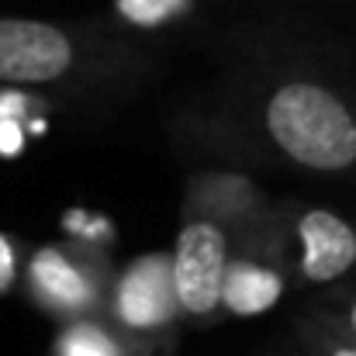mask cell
<instances>
[{"label":"cell","instance_id":"11","mask_svg":"<svg viewBox=\"0 0 356 356\" xmlns=\"http://www.w3.org/2000/svg\"><path fill=\"white\" fill-rule=\"evenodd\" d=\"M28 97L10 90V94H0V156H17L24 145H28Z\"/></svg>","mask_w":356,"mask_h":356},{"label":"cell","instance_id":"3","mask_svg":"<svg viewBox=\"0 0 356 356\" xmlns=\"http://www.w3.org/2000/svg\"><path fill=\"white\" fill-rule=\"evenodd\" d=\"M104 318L121 336L145 353H170L173 329L180 322V305L173 291V266L170 256L149 252L131 259L115 273Z\"/></svg>","mask_w":356,"mask_h":356},{"label":"cell","instance_id":"6","mask_svg":"<svg viewBox=\"0 0 356 356\" xmlns=\"http://www.w3.org/2000/svg\"><path fill=\"white\" fill-rule=\"evenodd\" d=\"M287 263L305 284H336L356 266V225L332 208L308 204L291 215Z\"/></svg>","mask_w":356,"mask_h":356},{"label":"cell","instance_id":"14","mask_svg":"<svg viewBox=\"0 0 356 356\" xmlns=\"http://www.w3.org/2000/svg\"><path fill=\"white\" fill-rule=\"evenodd\" d=\"M17 280V245L10 236H0V294H7Z\"/></svg>","mask_w":356,"mask_h":356},{"label":"cell","instance_id":"2","mask_svg":"<svg viewBox=\"0 0 356 356\" xmlns=\"http://www.w3.org/2000/svg\"><path fill=\"white\" fill-rule=\"evenodd\" d=\"M24 284L38 308L63 322H73L87 315H104L115 266L108 263L101 245L70 238L35 249L24 266Z\"/></svg>","mask_w":356,"mask_h":356},{"label":"cell","instance_id":"10","mask_svg":"<svg viewBox=\"0 0 356 356\" xmlns=\"http://www.w3.org/2000/svg\"><path fill=\"white\" fill-rule=\"evenodd\" d=\"M301 336L315 356H356V339L332 318H305Z\"/></svg>","mask_w":356,"mask_h":356},{"label":"cell","instance_id":"1","mask_svg":"<svg viewBox=\"0 0 356 356\" xmlns=\"http://www.w3.org/2000/svg\"><path fill=\"white\" fill-rule=\"evenodd\" d=\"M259 131L294 166L312 173L356 170V111L322 80L287 76L263 94Z\"/></svg>","mask_w":356,"mask_h":356},{"label":"cell","instance_id":"15","mask_svg":"<svg viewBox=\"0 0 356 356\" xmlns=\"http://www.w3.org/2000/svg\"><path fill=\"white\" fill-rule=\"evenodd\" d=\"M339 325H343V329L356 339V294L346 301V312H343V322H339Z\"/></svg>","mask_w":356,"mask_h":356},{"label":"cell","instance_id":"8","mask_svg":"<svg viewBox=\"0 0 356 356\" xmlns=\"http://www.w3.org/2000/svg\"><path fill=\"white\" fill-rule=\"evenodd\" d=\"M184 208H194V211H204V215L225 222L232 229V236L266 222L273 215L263 191L238 173H201V177H194L191 187H187Z\"/></svg>","mask_w":356,"mask_h":356},{"label":"cell","instance_id":"7","mask_svg":"<svg viewBox=\"0 0 356 356\" xmlns=\"http://www.w3.org/2000/svg\"><path fill=\"white\" fill-rule=\"evenodd\" d=\"M287 259L277 252L236 245L229 270H225V287H222V312L232 318H249L270 312L284 294H287Z\"/></svg>","mask_w":356,"mask_h":356},{"label":"cell","instance_id":"16","mask_svg":"<svg viewBox=\"0 0 356 356\" xmlns=\"http://www.w3.org/2000/svg\"><path fill=\"white\" fill-rule=\"evenodd\" d=\"M131 356H159V353H145V350H131Z\"/></svg>","mask_w":356,"mask_h":356},{"label":"cell","instance_id":"4","mask_svg":"<svg viewBox=\"0 0 356 356\" xmlns=\"http://www.w3.org/2000/svg\"><path fill=\"white\" fill-rule=\"evenodd\" d=\"M232 229L204 211L184 208V222L170 252L173 291L180 318L191 325H211L222 315V287L232 259Z\"/></svg>","mask_w":356,"mask_h":356},{"label":"cell","instance_id":"5","mask_svg":"<svg viewBox=\"0 0 356 356\" xmlns=\"http://www.w3.org/2000/svg\"><path fill=\"white\" fill-rule=\"evenodd\" d=\"M94 45L63 24L38 17L0 14V83L49 87L73 76H90Z\"/></svg>","mask_w":356,"mask_h":356},{"label":"cell","instance_id":"12","mask_svg":"<svg viewBox=\"0 0 356 356\" xmlns=\"http://www.w3.org/2000/svg\"><path fill=\"white\" fill-rule=\"evenodd\" d=\"M63 225H66L70 238H80V242H90V245H108L115 238V225L97 211H70Z\"/></svg>","mask_w":356,"mask_h":356},{"label":"cell","instance_id":"9","mask_svg":"<svg viewBox=\"0 0 356 356\" xmlns=\"http://www.w3.org/2000/svg\"><path fill=\"white\" fill-rule=\"evenodd\" d=\"M131 350L135 346L104 315H87V318H73L59 329L52 356H131Z\"/></svg>","mask_w":356,"mask_h":356},{"label":"cell","instance_id":"13","mask_svg":"<svg viewBox=\"0 0 356 356\" xmlns=\"http://www.w3.org/2000/svg\"><path fill=\"white\" fill-rule=\"evenodd\" d=\"M121 14L128 21H138V24H159V21H170L177 17L187 0H118Z\"/></svg>","mask_w":356,"mask_h":356}]
</instances>
